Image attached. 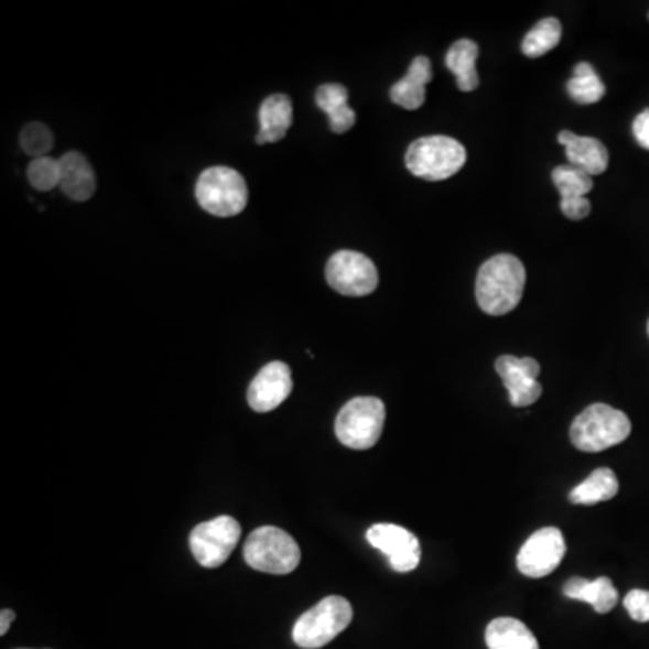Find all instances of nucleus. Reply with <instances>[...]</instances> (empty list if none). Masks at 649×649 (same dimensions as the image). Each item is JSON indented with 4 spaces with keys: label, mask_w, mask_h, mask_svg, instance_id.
I'll return each mask as SVG.
<instances>
[{
    "label": "nucleus",
    "mask_w": 649,
    "mask_h": 649,
    "mask_svg": "<svg viewBox=\"0 0 649 649\" xmlns=\"http://www.w3.org/2000/svg\"><path fill=\"white\" fill-rule=\"evenodd\" d=\"M625 608L637 623H649V592L635 588L625 597Z\"/></svg>",
    "instance_id": "28"
},
{
    "label": "nucleus",
    "mask_w": 649,
    "mask_h": 649,
    "mask_svg": "<svg viewBox=\"0 0 649 649\" xmlns=\"http://www.w3.org/2000/svg\"><path fill=\"white\" fill-rule=\"evenodd\" d=\"M325 277L334 291L343 296H368L379 283L376 266L370 258L357 251H337L325 268Z\"/></svg>",
    "instance_id": "9"
},
{
    "label": "nucleus",
    "mask_w": 649,
    "mask_h": 649,
    "mask_svg": "<svg viewBox=\"0 0 649 649\" xmlns=\"http://www.w3.org/2000/svg\"><path fill=\"white\" fill-rule=\"evenodd\" d=\"M566 90L575 104L592 105L605 98L606 87L594 67L588 62H581L575 65L574 76L569 79Z\"/></svg>",
    "instance_id": "24"
},
{
    "label": "nucleus",
    "mask_w": 649,
    "mask_h": 649,
    "mask_svg": "<svg viewBox=\"0 0 649 649\" xmlns=\"http://www.w3.org/2000/svg\"><path fill=\"white\" fill-rule=\"evenodd\" d=\"M466 149L447 136L417 139L407 152V169L424 181H444L461 172L466 164Z\"/></svg>",
    "instance_id": "6"
},
{
    "label": "nucleus",
    "mask_w": 649,
    "mask_h": 649,
    "mask_svg": "<svg viewBox=\"0 0 649 649\" xmlns=\"http://www.w3.org/2000/svg\"><path fill=\"white\" fill-rule=\"evenodd\" d=\"M367 540L374 549L382 552L393 571L407 574L415 571L421 563V543L413 532L393 523H376L367 532Z\"/></svg>",
    "instance_id": "11"
},
{
    "label": "nucleus",
    "mask_w": 649,
    "mask_h": 649,
    "mask_svg": "<svg viewBox=\"0 0 649 649\" xmlns=\"http://www.w3.org/2000/svg\"><path fill=\"white\" fill-rule=\"evenodd\" d=\"M387 407L377 397H354L336 417V436L343 446L365 452L381 439Z\"/></svg>",
    "instance_id": "3"
},
{
    "label": "nucleus",
    "mask_w": 649,
    "mask_h": 649,
    "mask_svg": "<svg viewBox=\"0 0 649 649\" xmlns=\"http://www.w3.org/2000/svg\"><path fill=\"white\" fill-rule=\"evenodd\" d=\"M350 603L339 595H328L296 620L293 640L298 648L320 649L333 642L353 623Z\"/></svg>",
    "instance_id": "5"
},
{
    "label": "nucleus",
    "mask_w": 649,
    "mask_h": 649,
    "mask_svg": "<svg viewBox=\"0 0 649 649\" xmlns=\"http://www.w3.org/2000/svg\"><path fill=\"white\" fill-rule=\"evenodd\" d=\"M634 136L637 143L642 149L649 150V109L642 110L637 118L634 119Z\"/></svg>",
    "instance_id": "29"
},
{
    "label": "nucleus",
    "mask_w": 649,
    "mask_h": 649,
    "mask_svg": "<svg viewBox=\"0 0 649 649\" xmlns=\"http://www.w3.org/2000/svg\"><path fill=\"white\" fill-rule=\"evenodd\" d=\"M62 181L60 188L76 203L89 201L96 192L95 170L79 152H67L60 158Z\"/></svg>",
    "instance_id": "17"
},
{
    "label": "nucleus",
    "mask_w": 649,
    "mask_h": 649,
    "mask_svg": "<svg viewBox=\"0 0 649 649\" xmlns=\"http://www.w3.org/2000/svg\"><path fill=\"white\" fill-rule=\"evenodd\" d=\"M566 545L565 538L561 534L560 529L555 527H545L536 531L529 540L523 543L521 551L518 552V571L532 580H540L561 565L565 558Z\"/></svg>",
    "instance_id": "10"
},
{
    "label": "nucleus",
    "mask_w": 649,
    "mask_h": 649,
    "mask_svg": "<svg viewBox=\"0 0 649 649\" xmlns=\"http://www.w3.org/2000/svg\"><path fill=\"white\" fill-rule=\"evenodd\" d=\"M240 523L231 516H218L215 520L204 521L190 534V549L204 569H218L229 560L231 552L240 541Z\"/></svg>",
    "instance_id": "8"
},
{
    "label": "nucleus",
    "mask_w": 649,
    "mask_h": 649,
    "mask_svg": "<svg viewBox=\"0 0 649 649\" xmlns=\"http://www.w3.org/2000/svg\"><path fill=\"white\" fill-rule=\"evenodd\" d=\"M291 392H293V376L289 365L282 361L269 363L249 385V407L258 413L273 412L291 396Z\"/></svg>",
    "instance_id": "13"
},
{
    "label": "nucleus",
    "mask_w": 649,
    "mask_h": 649,
    "mask_svg": "<svg viewBox=\"0 0 649 649\" xmlns=\"http://www.w3.org/2000/svg\"><path fill=\"white\" fill-rule=\"evenodd\" d=\"M619 493V480L608 467L595 469L586 480L581 482L580 486L572 489V504L575 506H595L601 501H608L615 498Z\"/></svg>",
    "instance_id": "23"
},
{
    "label": "nucleus",
    "mask_w": 649,
    "mask_h": 649,
    "mask_svg": "<svg viewBox=\"0 0 649 649\" xmlns=\"http://www.w3.org/2000/svg\"><path fill=\"white\" fill-rule=\"evenodd\" d=\"M13 620H15V612H0V635L8 634V630H10V626L13 625Z\"/></svg>",
    "instance_id": "30"
},
{
    "label": "nucleus",
    "mask_w": 649,
    "mask_h": 649,
    "mask_svg": "<svg viewBox=\"0 0 649 649\" xmlns=\"http://www.w3.org/2000/svg\"><path fill=\"white\" fill-rule=\"evenodd\" d=\"M563 595L569 599L588 603L597 614H608L619 601V594L615 591L610 577H597L594 581L572 577L563 586Z\"/></svg>",
    "instance_id": "19"
},
{
    "label": "nucleus",
    "mask_w": 649,
    "mask_h": 649,
    "mask_svg": "<svg viewBox=\"0 0 649 649\" xmlns=\"http://www.w3.org/2000/svg\"><path fill=\"white\" fill-rule=\"evenodd\" d=\"M244 560L263 574L288 575L296 571L302 552L296 540L278 527H260L244 543Z\"/></svg>",
    "instance_id": "4"
},
{
    "label": "nucleus",
    "mask_w": 649,
    "mask_h": 649,
    "mask_svg": "<svg viewBox=\"0 0 649 649\" xmlns=\"http://www.w3.org/2000/svg\"><path fill=\"white\" fill-rule=\"evenodd\" d=\"M432 62L428 56H417L410 64L407 76H402L390 89V98L393 104L402 109H421L426 101V85L432 82Z\"/></svg>",
    "instance_id": "16"
},
{
    "label": "nucleus",
    "mask_w": 649,
    "mask_h": 649,
    "mask_svg": "<svg viewBox=\"0 0 649 649\" xmlns=\"http://www.w3.org/2000/svg\"><path fill=\"white\" fill-rule=\"evenodd\" d=\"M526 268L515 255L489 258L476 277V302L491 316H504L518 307L526 289Z\"/></svg>",
    "instance_id": "1"
},
{
    "label": "nucleus",
    "mask_w": 649,
    "mask_h": 649,
    "mask_svg": "<svg viewBox=\"0 0 649 649\" xmlns=\"http://www.w3.org/2000/svg\"><path fill=\"white\" fill-rule=\"evenodd\" d=\"M648 334H649V322H648Z\"/></svg>",
    "instance_id": "31"
},
{
    "label": "nucleus",
    "mask_w": 649,
    "mask_h": 649,
    "mask_svg": "<svg viewBox=\"0 0 649 649\" xmlns=\"http://www.w3.org/2000/svg\"><path fill=\"white\" fill-rule=\"evenodd\" d=\"M496 372L501 377L509 392V401L512 407H532L541 393L538 377H540V363L532 357L500 356L496 359Z\"/></svg>",
    "instance_id": "12"
},
{
    "label": "nucleus",
    "mask_w": 649,
    "mask_h": 649,
    "mask_svg": "<svg viewBox=\"0 0 649 649\" xmlns=\"http://www.w3.org/2000/svg\"><path fill=\"white\" fill-rule=\"evenodd\" d=\"M198 204L215 217H235L248 204V184L237 170L214 166L204 170L195 186Z\"/></svg>",
    "instance_id": "7"
},
{
    "label": "nucleus",
    "mask_w": 649,
    "mask_h": 649,
    "mask_svg": "<svg viewBox=\"0 0 649 649\" xmlns=\"http://www.w3.org/2000/svg\"><path fill=\"white\" fill-rule=\"evenodd\" d=\"M260 130L257 134L258 144L277 143L288 134L293 125V101L285 95L269 96L263 99L258 112Z\"/></svg>",
    "instance_id": "18"
},
{
    "label": "nucleus",
    "mask_w": 649,
    "mask_h": 649,
    "mask_svg": "<svg viewBox=\"0 0 649 649\" xmlns=\"http://www.w3.org/2000/svg\"><path fill=\"white\" fill-rule=\"evenodd\" d=\"M486 642L489 649H540L534 634L512 617L491 620L487 626Z\"/></svg>",
    "instance_id": "22"
},
{
    "label": "nucleus",
    "mask_w": 649,
    "mask_h": 649,
    "mask_svg": "<svg viewBox=\"0 0 649 649\" xmlns=\"http://www.w3.org/2000/svg\"><path fill=\"white\" fill-rule=\"evenodd\" d=\"M561 42V24L558 19H543L527 33L521 51L529 58H540Z\"/></svg>",
    "instance_id": "25"
},
{
    "label": "nucleus",
    "mask_w": 649,
    "mask_h": 649,
    "mask_svg": "<svg viewBox=\"0 0 649 649\" xmlns=\"http://www.w3.org/2000/svg\"><path fill=\"white\" fill-rule=\"evenodd\" d=\"M552 181L561 195V212L571 220H583L591 215L592 204L586 195L594 188V179L585 170L566 164L552 172Z\"/></svg>",
    "instance_id": "14"
},
{
    "label": "nucleus",
    "mask_w": 649,
    "mask_h": 649,
    "mask_svg": "<svg viewBox=\"0 0 649 649\" xmlns=\"http://www.w3.org/2000/svg\"><path fill=\"white\" fill-rule=\"evenodd\" d=\"M630 433L631 422L625 412L597 402L575 417L571 441L580 452L599 453L625 442Z\"/></svg>",
    "instance_id": "2"
},
{
    "label": "nucleus",
    "mask_w": 649,
    "mask_h": 649,
    "mask_svg": "<svg viewBox=\"0 0 649 649\" xmlns=\"http://www.w3.org/2000/svg\"><path fill=\"white\" fill-rule=\"evenodd\" d=\"M558 141L565 147L566 159L572 166L585 170L586 174H591L592 177L605 174L610 155L599 139L577 136L569 130H563L558 136Z\"/></svg>",
    "instance_id": "15"
},
{
    "label": "nucleus",
    "mask_w": 649,
    "mask_h": 649,
    "mask_svg": "<svg viewBox=\"0 0 649 649\" xmlns=\"http://www.w3.org/2000/svg\"><path fill=\"white\" fill-rule=\"evenodd\" d=\"M316 105L328 116L331 130L345 134L356 125V112L348 105V90L339 84H325L316 90Z\"/></svg>",
    "instance_id": "20"
},
{
    "label": "nucleus",
    "mask_w": 649,
    "mask_h": 649,
    "mask_svg": "<svg viewBox=\"0 0 649 649\" xmlns=\"http://www.w3.org/2000/svg\"><path fill=\"white\" fill-rule=\"evenodd\" d=\"M478 53H480L478 45L469 39L456 40L447 51L446 67L455 75L456 85L462 93H472L480 85L478 71H476Z\"/></svg>",
    "instance_id": "21"
},
{
    "label": "nucleus",
    "mask_w": 649,
    "mask_h": 649,
    "mask_svg": "<svg viewBox=\"0 0 649 649\" xmlns=\"http://www.w3.org/2000/svg\"><path fill=\"white\" fill-rule=\"evenodd\" d=\"M53 144H55V139L44 123L25 125L20 132V147L25 154L33 155L35 159L45 158L47 152L53 149Z\"/></svg>",
    "instance_id": "27"
},
{
    "label": "nucleus",
    "mask_w": 649,
    "mask_h": 649,
    "mask_svg": "<svg viewBox=\"0 0 649 649\" xmlns=\"http://www.w3.org/2000/svg\"><path fill=\"white\" fill-rule=\"evenodd\" d=\"M28 179H30L31 186L39 190V192H51L60 186L62 181V166H60V159L45 158L33 159L28 169Z\"/></svg>",
    "instance_id": "26"
},
{
    "label": "nucleus",
    "mask_w": 649,
    "mask_h": 649,
    "mask_svg": "<svg viewBox=\"0 0 649 649\" xmlns=\"http://www.w3.org/2000/svg\"><path fill=\"white\" fill-rule=\"evenodd\" d=\"M22 649H24V648H22Z\"/></svg>",
    "instance_id": "32"
}]
</instances>
